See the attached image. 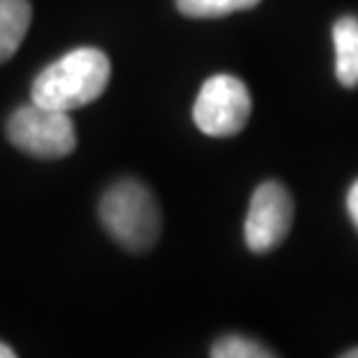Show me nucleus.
<instances>
[{"mask_svg":"<svg viewBox=\"0 0 358 358\" xmlns=\"http://www.w3.org/2000/svg\"><path fill=\"white\" fill-rule=\"evenodd\" d=\"M112 77L110 59L93 47L73 49L35 77L31 100L52 110L73 112L103 96Z\"/></svg>","mask_w":358,"mask_h":358,"instance_id":"nucleus-1","label":"nucleus"},{"mask_svg":"<svg viewBox=\"0 0 358 358\" xmlns=\"http://www.w3.org/2000/svg\"><path fill=\"white\" fill-rule=\"evenodd\" d=\"M105 231L128 252L142 254L161 235V212L152 191L138 179H121L103 193L98 207Z\"/></svg>","mask_w":358,"mask_h":358,"instance_id":"nucleus-2","label":"nucleus"},{"mask_svg":"<svg viewBox=\"0 0 358 358\" xmlns=\"http://www.w3.org/2000/svg\"><path fill=\"white\" fill-rule=\"evenodd\" d=\"M7 138L21 152L38 159H63L77 147V131L70 112L31 103L19 107L7 121Z\"/></svg>","mask_w":358,"mask_h":358,"instance_id":"nucleus-3","label":"nucleus"},{"mask_svg":"<svg viewBox=\"0 0 358 358\" xmlns=\"http://www.w3.org/2000/svg\"><path fill=\"white\" fill-rule=\"evenodd\" d=\"M252 96L247 84L233 75H212L196 98L193 121L210 138H231L247 126Z\"/></svg>","mask_w":358,"mask_h":358,"instance_id":"nucleus-4","label":"nucleus"},{"mask_svg":"<svg viewBox=\"0 0 358 358\" xmlns=\"http://www.w3.org/2000/svg\"><path fill=\"white\" fill-rule=\"evenodd\" d=\"M293 224V198L279 182L256 186L245 221V242L249 252L270 254L286 240Z\"/></svg>","mask_w":358,"mask_h":358,"instance_id":"nucleus-5","label":"nucleus"},{"mask_svg":"<svg viewBox=\"0 0 358 358\" xmlns=\"http://www.w3.org/2000/svg\"><path fill=\"white\" fill-rule=\"evenodd\" d=\"M335 77L345 89L358 87V17H342L333 26Z\"/></svg>","mask_w":358,"mask_h":358,"instance_id":"nucleus-6","label":"nucleus"},{"mask_svg":"<svg viewBox=\"0 0 358 358\" xmlns=\"http://www.w3.org/2000/svg\"><path fill=\"white\" fill-rule=\"evenodd\" d=\"M31 17L33 10L28 0H0V63L17 54L31 26Z\"/></svg>","mask_w":358,"mask_h":358,"instance_id":"nucleus-7","label":"nucleus"},{"mask_svg":"<svg viewBox=\"0 0 358 358\" xmlns=\"http://www.w3.org/2000/svg\"><path fill=\"white\" fill-rule=\"evenodd\" d=\"M261 0H177V10L191 19H219L233 12L252 10Z\"/></svg>","mask_w":358,"mask_h":358,"instance_id":"nucleus-8","label":"nucleus"},{"mask_svg":"<svg viewBox=\"0 0 358 358\" xmlns=\"http://www.w3.org/2000/svg\"><path fill=\"white\" fill-rule=\"evenodd\" d=\"M214 358H272L275 354L270 352L252 338H245V335H226V338L217 340L212 345Z\"/></svg>","mask_w":358,"mask_h":358,"instance_id":"nucleus-9","label":"nucleus"},{"mask_svg":"<svg viewBox=\"0 0 358 358\" xmlns=\"http://www.w3.org/2000/svg\"><path fill=\"white\" fill-rule=\"evenodd\" d=\"M347 212H349V219L352 224L356 226L358 231V179L349 186V193H347Z\"/></svg>","mask_w":358,"mask_h":358,"instance_id":"nucleus-10","label":"nucleus"},{"mask_svg":"<svg viewBox=\"0 0 358 358\" xmlns=\"http://www.w3.org/2000/svg\"><path fill=\"white\" fill-rule=\"evenodd\" d=\"M17 354H14V349H10L5 345V342H0V358H14Z\"/></svg>","mask_w":358,"mask_h":358,"instance_id":"nucleus-11","label":"nucleus"},{"mask_svg":"<svg viewBox=\"0 0 358 358\" xmlns=\"http://www.w3.org/2000/svg\"><path fill=\"white\" fill-rule=\"evenodd\" d=\"M345 358H358V349H352V352H347V354H342Z\"/></svg>","mask_w":358,"mask_h":358,"instance_id":"nucleus-12","label":"nucleus"}]
</instances>
